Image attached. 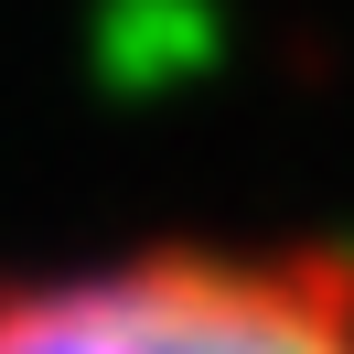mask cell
Returning <instances> with one entry per match:
<instances>
[{"label":"cell","instance_id":"6da1fadb","mask_svg":"<svg viewBox=\"0 0 354 354\" xmlns=\"http://www.w3.org/2000/svg\"><path fill=\"white\" fill-rule=\"evenodd\" d=\"M0 354H354V247L183 225L0 268Z\"/></svg>","mask_w":354,"mask_h":354}]
</instances>
